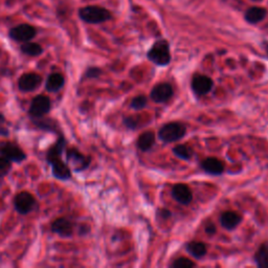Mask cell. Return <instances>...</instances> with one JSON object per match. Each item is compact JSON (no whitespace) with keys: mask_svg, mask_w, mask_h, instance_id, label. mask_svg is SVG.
Segmentation results:
<instances>
[{"mask_svg":"<svg viewBox=\"0 0 268 268\" xmlns=\"http://www.w3.org/2000/svg\"><path fill=\"white\" fill-rule=\"evenodd\" d=\"M155 143V135L151 131L144 132L137 139V147L142 151H148L151 149Z\"/></svg>","mask_w":268,"mask_h":268,"instance_id":"cell-19","label":"cell"},{"mask_svg":"<svg viewBox=\"0 0 268 268\" xmlns=\"http://www.w3.org/2000/svg\"><path fill=\"white\" fill-rule=\"evenodd\" d=\"M241 222V217L235 212H225L220 216V223L224 229L235 230Z\"/></svg>","mask_w":268,"mask_h":268,"instance_id":"cell-16","label":"cell"},{"mask_svg":"<svg viewBox=\"0 0 268 268\" xmlns=\"http://www.w3.org/2000/svg\"><path fill=\"white\" fill-rule=\"evenodd\" d=\"M79 16L84 22L91 24L103 23L105 21L111 19V13L108 9L95 5L84 6L80 8Z\"/></svg>","mask_w":268,"mask_h":268,"instance_id":"cell-2","label":"cell"},{"mask_svg":"<svg viewBox=\"0 0 268 268\" xmlns=\"http://www.w3.org/2000/svg\"><path fill=\"white\" fill-rule=\"evenodd\" d=\"M147 105V99L144 95H138L135 96V98L131 102V107L135 110H141L144 109Z\"/></svg>","mask_w":268,"mask_h":268,"instance_id":"cell-24","label":"cell"},{"mask_svg":"<svg viewBox=\"0 0 268 268\" xmlns=\"http://www.w3.org/2000/svg\"><path fill=\"white\" fill-rule=\"evenodd\" d=\"M37 34V30L34 26L29 24H19L9 30V37L17 42H27L34 39Z\"/></svg>","mask_w":268,"mask_h":268,"instance_id":"cell-5","label":"cell"},{"mask_svg":"<svg viewBox=\"0 0 268 268\" xmlns=\"http://www.w3.org/2000/svg\"><path fill=\"white\" fill-rule=\"evenodd\" d=\"M148 58L160 66L169 64L171 61V53L168 42L166 40H159L155 42L148 52Z\"/></svg>","mask_w":268,"mask_h":268,"instance_id":"cell-4","label":"cell"},{"mask_svg":"<svg viewBox=\"0 0 268 268\" xmlns=\"http://www.w3.org/2000/svg\"><path fill=\"white\" fill-rule=\"evenodd\" d=\"M41 82H42V79L39 74L34 73V72H29V73L23 74V76L19 79L18 86L20 90L28 92V91L36 90L40 86Z\"/></svg>","mask_w":268,"mask_h":268,"instance_id":"cell-9","label":"cell"},{"mask_svg":"<svg viewBox=\"0 0 268 268\" xmlns=\"http://www.w3.org/2000/svg\"><path fill=\"white\" fill-rule=\"evenodd\" d=\"M264 47H265V49H266V52L268 53V42H265V43H264Z\"/></svg>","mask_w":268,"mask_h":268,"instance_id":"cell-30","label":"cell"},{"mask_svg":"<svg viewBox=\"0 0 268 268\" xmlns=\"http://www.w3.org/2000/svg\"><path fill=\"white\" fill-rule=\"evenodd\" d=\"M64 148H65V142H64L63 138H61L60 141L57 142L55 146H52L50 148V150L47 153V160L51 165L52 174L55 175V177L61 180L69 179L71 176L70 169L61 159V154L63 152Z\"/></svg>","mask_w":268,"mask_h":268,"instance_id":"cell-1","label":"cell"},{"mask_svg":"<svg viewBox=\"0 0 268 268\" xmlns=\"http://www.w3.org/2000/svg\"><path fill=\"white\" fill-rule=\"evenodd\" d=\"M172 196L177 202L181 203V205H189L193 199V194L190 188L182 184H178L173 187Z\"/></svg>","mask_w":268,"mask_h":268,"instance_id":"cell-12","label":"cell"},{"mask_svg":"<svg viewBox=\"0 0 268 268\" xmlns=\"http://www.w3.org/2000/svg\"><path fill=\"white\" fill-rule=\"evenodd\" d=\"M10 169V162L8 159L0 156V178H3Z\"/></svg>","mask_w":268,"mask_h":268,"instance_id":"cell-26","label":"cell"},{"mask_svg":"<svg viewBox=\"0 0 268 268\" xmlns=\"http://www.w3.org/2000/svg\"><path fill=\"white\" fill-rule=\"evenodd\" d=\"M0 156H2L9 162L21 163L25 159V154L17 145L12 143H3L0 145Z\"/></svg>","mask_w":268,"mask_h":268,"instance_id":"cell-8","label":"cell"},{"mask_svg":"<svg viewBox=\"0 0 268 268\" xmlns=\"http://www.w3.org/2000/svg\"><path fill=\"white\" fill-rule=\"evenodd\" d=\"M50 110V100L45 95H37L31 101L29 107V114L33 117H42Z\"/></svg>","mask_w":268,"mask_h":268,"instance_id":"cell-6","label":"cell"},{"mask_svg":"<svg viewBox=\"0 0 268 268\" xmlns=\"http://www.w3.org/2000/svg\"><path fill=\"white\" fill-rule=\"evenodd\" d=\"M51 231L61 237H70L73 232L72 224L65 218H59L51 224Z\"/></svg>","mask_w":268,"mask_h":268,"instance_id":"cell-14","label":"cell"},{"mask_svg":"<svg viewBox=\"0 0 268 268\" xmlns=\"http://www.w3.org/2000/svg\"><path fill=\"white\" fill-rule=\"evenodd\" d=\"M66 158H67V162L72 164V166L77 171L85 169L90 163L89 158H86L83 154H81L78 150H74V149L68 150Z\"/></svg>","mask_w":268,"mask_h":268,"instance_id":"cell-13","label":"cell"},{"mask_svg":"<svg viewBox=\"0 0 268 268\" xmlns=\"http://www.w3.org/2000/svg\"><path fill=\"white\" fill-rule=\"evenodd\" d=\"M255 262L260 268H268V243H263L255 255Z\"/></svg>","mask_w":268,"mask_h":268,"instance_id":"cell-20","label":"cell"},{"mask_svg":"<svg viewBox=\"0 0 268 268\" xmlns=\"http://www.w3.org/2000/svg\"><path fill=\"white\" fill-rule=\"evenodd\" d=\"M64 83H65V80H64L62 74L52 73L48 77L45 86L48 91L56 92L59 91L64 86Z\"/></svg>","mask_w":268,"mask_h":268,"instance_id":"cell-18","label":"cell"},{"mask_svg":"<svg viewBox=\"0 0 268 268\" xmlns=\"http://www.w3.org/2000/svg\"><path fill=\"white\" fill-rule=\"evenodd\" d=\"M187 250L195 258H202L207 254V246L202 242H191L188 244Z\"/></svg>","mask_w":268,"mask_h":268,"instance_id":"cell-21","label":"cell"},{"mask_svg":"<svg viewBox=\"0 0 268 268\" xmlns=\"http://www.w3.org/2000/svg\"><path fill=\"white\" fill-rule=\"evenodd\" d=\"M266 16V9L263 7L259 6H254L251 7L250 9L246 10L245 13V20L248 21L249 23L255 24L258 23L260 21H262Z\"/></svg>","mask_w":268,"mask_h":268,"instance_id":"cell-17","label":"cell"},{"mask_svg":"<svg viewBox=\"0 0 268 268\" xmlns=\"http://www.w3.org/2000/svg\"><path fill=\"white\" fill-rule=\"evenodd\" d=\"M21 51L27 56L30 57H37L42 53V47L38 43H34V42H24V43L21 45Z\"/></svg>","mask_w":268,"mask_h":268,"instance_id":"cell-22","label":"cell"},{"mask_svg":"<svg viewBox=\"0 0 268 268\" xmlns=\"http://www.w3.org/2000/svg\"><path fill=\"white\" fill-rule=\"evenodd\" d=\"M206 231H207V233H209V234L213 235L214 233L216 232V228H215V225L212 224V223L208 224V227H206Z\"/></svg>","mask_w":268,"mask_h":268,"instance_id":"cell-29","label":"cell"},{"mask_svg":"<svg viewBox=\"0 0 268 268\" xmlns=\"http://www.w3.org/2000/svg\"><path fill=\"white\" fill-rule=\"evenodd\" d=\"M172 266L174 268H192L195 266V263L188 258H179L172 264Z\"/></svg>","mask_w":268,"mask_h":268,"instance_id":"cell-25","label":"cell"},{"mask_svg":"<svg viewBox=\"0 0 268 268\" xmlns=\"http://www.w3.org/2000/svg\"><path fill=\"white\" fill-rule=\"evenodd\" d=\"M186 132L187 129L184 125L177 122H172L160 128L158 136L165 143H174L180 141L186 135Z\"/></svg>","mask_w":268,"mask_h":268,"instance_id":"cell-3","label":"cell"},{"mask_svg":"<svg viewBox=\"0 0 268 268\" xmlns=\"http://www.w3.org/2000/svg\"><path fill=\"white\" fill-rule=\"evenodd\" d=\"M173 95V88L168 83H160L152 89L151 99L156 103L167 102Z\"/></svg>","mask_w":268,"mask_h":268,"instance_id":"cell-10","label":"cell"},{"mask_svg":"<svg viewBox=\"0 0 268 268\" xmlns=\"http://www.w3.org/2000/svg\"><path fill=\"white\" fill-rule=\"evenodd\" d=\"M100 72H101V70H100V69L92 67V68H89V69L87 70V72H86V76H87V77H89V78H91V77L95 78V77H98V76H99Z\"/></svg>","mask_w":268,"mask_h":268,"instance_id":"cell-28","label":"cell"},{"mask_svg":"<svg viewBox=\"0 0 268 268\" xmlns=\"http://www.w3.org/2000/svg\"><path fill=\"white\" fill-rule=\"evenodd\" d=\"M5 119L3 114L0 113V135H7L8 134V129L7 127L5 126Z\"/></svg>","mask_w":268,"mask_h":268,"instance_id":"cell-27","label":"cell"},{"mask_svg":"<svg viewBox=\"0 0 268 268\" xmlns=\"http://www.w3.org/2000/svg\"><path fill=\"white\" fill-rule=\"evenodd\" d=\"M254 1H261V0H254Z\"/></svg>","mask_w":268,"mask_h":268,"instance_id":"cell-31","label":"cell"},{"mask_svg":"<svg viewBox=\"0 0 268 268\" xmlns=\"http://www.w3.org/2000/svg\"><path fill=\"white\" fill-rule=\"evenodd\" d=\"M174 154L185 160H189L193 156V150L186 145H178L173 149Z\"/></svg>","mask_w":268,"mask_h":268,"instance_id":"cell-23","label":"cell"},{"mask_svg":"<svg viewBox=\"0 0 268 268\" xmlns=\"http://www.w3.org/2000/svg\"><path fill=\"white\" fill-rule=\"evenodd\" d=\"M213 80L207 76H196L192 81L193 90L199 95L210 92L213 88Z\"/></svg>","mask_w":268,"mask_h":268,"instance_id":"cell-11","label":"cell"},{"mask_svg":"<svg viewBox=\"0 0 268 268\" xmlns=\"http://www.w3.org/2000/svg\"><path fill=\"white\" fill-rule=\"evenodd\" d=\"M14 207L19 214L25 215L33 211L35 207V198L27 192H21L14 199Z\"/></svg>","mask_w":268,"mask_h":268,"instance_id":"cell-7","label":"cell"},{"mask_svg":"<svg viewBox=\"0 0 268 268\" xmlns=\"http://www.w3.org/2000/svg\"><path fill=\"white\" fill-rule=\"evenodd\" d=\"M201 167L207 173L211 175H220L224 171L223 164L218 158H215V157H209L203 160Z\"/></svg>","mask_w":268,"mask_h":268,"instance_id":"cell-15","label":"cell"}]
</instances>
